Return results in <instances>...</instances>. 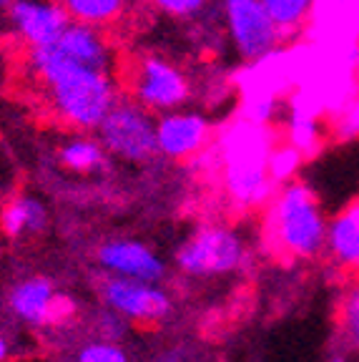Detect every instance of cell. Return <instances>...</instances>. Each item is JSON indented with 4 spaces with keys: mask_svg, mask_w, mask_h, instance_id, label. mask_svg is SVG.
<instances>
[{
    "mask_svg": "<svg viewBox=\"0 0 359 362\" xmlns=\"http://www.w3.org/2000/svg\"><path fill=\"white\" fill-rule=\"evenodd\" d=\"M76 362H131L129 352L116 339H93L86 342L76 355Z\"/></svg>",
    "mask_w": 359,
    "mask_h": 362,
    "instance_id": "cell-22",
    "label": "cell"
},
{
    "mask_svg": "<svg viewBox=\"0 0 359 362\" xmlns=\"http://www.w3.org/2000/svg\"><path fill=\"white\" fill-rule=\"evenodd\" d=\"M317 3H319V0H261V6L266 8L271 21H274L281 33H284L286 43L302 33L304 25H307L309 18H312V13L317 11Z\"/></svg>",
    "mask_w": 359,
    "mask_h": 362,
    "instance_id": "cell-19",
    "label": "cell"
},
{
    "mask_svg": "<svg viewBox=\"0 0 359 362\" xmlns=\"http://www.w3.org/2000/svg\"><path fill=\"white\" fill-rule=\"evenodd\" d=\"M66 11L68 21L86 23L95 28H113L129 13L131 0H58Z\"/></svg>",
    "mask_w": 359,
    "mask_h": 362,
    "instance_id": "cell-18",
    "label": "cell"
},
{
    "mask_svg": "<svg viewBox=\"0 0 359 362\" xmlns=\"http://www.w3.org/2000/svg\"><path fill=\"white\" fill-rule=\"evenodd\" d=\"M326 249L342 267L359 272V202L329 221Z\"/></svg>",
    "mask_w": 359,
    "mask_h": 362,
    "instance_id": "cell-15",
    "label": "cell"
},
{
    "mask_svg": "<svg viewBox=\"0 0 359 362\" xmlns=\"http://www.w3.org/2000/svg\"><path fill=\"white\" fill-rule=\"evenodd\" d=\"M274 148L271 126L239 119L219 136V169L226 197L242 211L261 209L276 194L269 176V153Z\"/></svg>",
    "mask_w": 359,
    "mask_h": 362,
    "instance_id": "cell-2",
    "label": "cell"
},
{
    "mask_svg": "<svg viewBox=\"0 0 359 362\" xmlns=\"http://www.w3.org/2000/svg\"><path fill=\"white\" fill-rule=\"evenodd\" d=\"M339 325H342V334L349 342V347L359 350V287L347 294L342 315H339Z\"/></svg>",
    "mask_w": 359,
    "mask_h": 362,
    "instance_id": "cell-23",
    "label": "cell"
},
{
    "mask_svg": "<svg viewBox=\"0 0 359 362\" xmlns=\"http://www.w3.org/2000/svg\"><path fill=\"white\" fill-rule=\"evenodd\" d=\"M8 357H11V342L6 334H0V362H8Z\"/></svg>",
    "mask_w": 359,
    "mask_h": 362,
    "instance_id": "cell-26",
    "label": "cell"
},
{
    "mask_svg": "<svg viewBox=\"0 0 359 362\" xmlns=\"http://www.w3.org/2000/svg\"><path fill=\"white\" fill-rule=\"evenodd\" d=\"M108 161V151L101 146L98 139L78 131L76 136L66 139V141L58 146V164L66 171H73V174H93V171H101Z\"/></svg>",
    "mask_w": 359,
    "mask_h": 362,
    "instance_id": "cell-17",
    "label": "cell"
},
{
    "mask_svg": "<svg viewBox=\"0 0 359 362\" xmlns=\"http://www.w3.org/2000/svg\"><path fill=\"white\" fill-rule=\"evenodd\" d=\"M286 141L297 146L304 158L317 156L322 148V121L319 106H309L304 101H294L289 106V119H286Z\"/></svg>",
    "mask_w": 359,
    "mask_h": 362,
    "instance_id": "cell-16",
    "label": "cell"
},
{
    "mask_svg": "<svg viewBox=\"0 0 359 362\" xmlns=\"http://www.w3.org/2000/svg\"><path fill=\"white\" fill-rule=\"evenodd\" d=\"M213 124L206 113L174 108L156 116V151L171 161H186L208 148Z\"/></svg>",
    "mask_w": 359,
    "mask_h": 362,
    "instance_id": "cell-9",
    "label": "cell"
},
{
    "mask_svg": "<svg viewBox=\"0 0 359 362\" xmlns=\"http://www.w3.org/2000/svg\"><path fill=\"white\" fill-rule=\"evenodd\" d=\"M143 3L174 21H199L211 6V0H143Z\"/></svg>",
    "mask_w": 359,
    "mask_h": 362,
    "instance_id": "cell-21",
    "label": "cell"
},
{
    "mask_svg": "<svg viewBox=\"0 0 359 362\" xmlns=\"http://www.w3.org/2000/svg\"><path fill=\"white\" fill-rule=\"evenodd\" d=\"M106 307L134 325H158L171 315V297L151 282L106 274L101 282Z\"/></svg>",
    "mask_w": 359,
    "mask_h": 362,
    "instance_id": "cell-8",
    "label": "cell"
},
{
    "mask_svg": "<svg viewBox=\"0 0 359 362\" xmlns=\"http://www.w3.org/2000/svg\"><path fill=\"white\" fill-rule=\"evenodd\" d=\"M95 139L108 151L131 164L156 156V116L131 96L121 93L95 129Z\"/></svg>",
    "mask_w": 359,
    "mask_h": 362,
    "instance_id": "cell-5",
    "label": "cell"
},
{
    "mask_svg": "<svg viewBox=\"0 0 359 362\" xmlns=\"http://www.w3.org/2000/svg\"><path fill=\"white\" fill-rule=\"evenodd\" d=\"M158 362H184V352L181 350H169L158 357Z\"/></svg>",
    "mask_w": 359,
    "mask_h": 362,
    "instance_id": "cell-25",
    "label": "cell"
},
{
    "mask_svg": "<svg viewBox=\"0 0 359 362\" xmlns=\"http://www.w3.org/2000/svg\"><path fill=\"white\" fill-rule=\"evenodd\" d=\"M269 239L281 255L307 259L326 247V221L317 194L304 181H286L269 202Z\"/></svg>",
    "mask_w": 359,
    "mask_h": 362,
    "instance_id": "cell-3",
    "label": "cell"
},
{
    "mask_svg": "<svg viewBox=\"0 0 359 362\" xmlns=\"http://www.w3.org/2000/svg\"><path fill=\"white\" fill-rule=\"evenodd\" d=\"M13 315L25 325H58L76 312V305L66 294H58L48 277H30L16 284L8 297Z\"/></svg>",
    "mask_w": 359,
    "mask_h": 362,
    "instance_id": "cell-11",
    "label": "cell"
},
{
    "mask_svg": "<svg viewBox=\"0 0 359 362\" xmlns=\"http://www.w3.org/2000/svg\"><path fill=\"white\" fill-rule=\"evenodd\" d=\"M48 226V209L45 204L28 194H18L0 211V232L11 239L40 234Z\"/></svg>",
    "mask_w": 359,
    "mask_h": 362,
    "instance_id": "cell-14",
    "label": "cell"
},
{
    "mask_svg": "<svg viewBox=\"0 0 359 362\" xmlns=\"http://www.w3.org/2000/svg\"><path fill=\"white\" fill-rule=\"evenodd\" d=\"M221 16L229 45L242 63L254 66L266 61L286 43L284 33L271 21L261 0H221Z\"/></svg>",
    "mask_w": 359,
    "mask_h": 362,
    "instance_id": "cell-6",
    "label": "cell"
},
{
    "mask_svg": "<svg viewBox=\"0 0 359 362\" xmlns=\"http://www.w3.org/2000/svg\"><path fill=\"white\" fill-rule=\"evenodd\" d=\"M247 259V244L229 226H204L176 252V267L189 277H221Z\"/></svg>",
    "mask_w": 359,
    "mask_h": 362,
    "instance_id": "cell-7",
    "label": "cell"
},
{
    "mask_svg": "<svg viewBox=\"0 0 359 362\" xmlns=\"http://www.w3.org/2000/svg\"><path fill=\"white\" fill-rule=\"evenodd\" d=\"M337 134L342 136V139H359V103L347 106V111L339 116Z\"/></svg>",
    "mask_w": 359,
    "mask_h": 362,
    "instance_id": "cell-24",
    "label": "cell"
},
{
    "mask_svg": "<svg viewBox=\"0 0 359 362\" xmlns=\"http://www.w3.org/2000/svg\"><path fill=\"white\" fill-rule=\"evenodd\" d=\"M95 259L106 274L158 284L166 277V262L148 244L136 239H108L98 247Z\"/></svg>",
    "mask_w": 359,
    "mask_h": 362,
    "instance_id": "cell-12",
    "label": "cell"
},
{
    "mask_svg": "<svg viewBox=\"0 0 359 362\" xmlns=\"http://www.w3.org/2000/svg\"><path fill=\"white\" fill-rule=\"evenodd\" d=\"M329 362H347V360H344V357L342 355H337V357H331V360Z\"/></svg>",
    "mask_w": 359,
    "mask_h": 362,
    "instance_id": "cell-28",
    "label": "cell"
},
{
    "mask_svg": "<svg viewBox=\"0 0 359 362\" xmlns=\"http://www.w3.org/2000/svg\"><path fill=\"white\" fill-rule=\"evenodd\" d=\"M304 164V153L299 151L297 146L286 141L284 146H274L269 153V176L274 181L276 187L286 184V181H292L294 176L299 174Z\"/></svg>",
    "mask_w": 359,
    "mask_h": 362,
    "instance_id": "cell-20",
    "label": "cell"
},
{
    "mask_svg": "<svg viewBox=\"0 0 359 362\" xmlns=\"http://www.w3.org/2000/svg\"><path fill=\"white\" fill-rule=\"evenodd\" d=\"M56 48L63 56L73 58L83 66L118 76V53L108 30L71 21L61 33V38L56 40Z\"/></svg>",
    "mask_w": 359,
    "mask_h": 362,
    "instance_id": "cell-13",
    "label": "cell"
},
{
    "mask_svg": "<svg viewBox=\"0 0 359 362\" xmlns=\"http://www.w3.org/2000/svg\"><path fill=\"white\" fill-rule=\"evenodd\" d=\"M6 11L13 33L25 48L56 45V40L71 23L58 0H11Z\"/></svg>",
    "mask_w": 359,
    "mask_h": 362,
    "instance_id": "cell-10",
    "label": "cell"
},
{
    "mask_svg": "<svg viewBox=\"0 0 359 362\" xmlns=\"http://www.w3.org/2000/svg\"><path fill=\"white\" fill-rule=\"evenodd\" d=\"M124 93L136 103L158 113L184 108L191 101V81L186 71L161 53H141L124 68Z\"/></svg>",
    "mask_w": 359,
    "mask_h": 362,
    "instance_id": "cell-4",
    "label": "cell"
},
{
    "mask_svg": "<svg viewBox=\"0 0 359 362\" xmlns=\"http://www.w3.org/2000/svg\"><path fill=\"white\" fill-rule=\"evenodd\" d=\"M8 6H11V0H0V11H6Z\"/></svg>",
    "mask_w": 359,
    "mask_h": 362,
    "instance_id": "cell-27",
    "label": "cell"
},
{
    "mask_svg": "<svg viewBox=\"0 0 359 362\" xmlns=\"http://www.w3.org/2000/svg\"><path fill=\"white\" fill-rule=\"evenodd\" d=\"M23 68L38 90L40 101L63 126L73 131L98 129L121 90L118 76L63 56L56 45L25 48Z\"/></svg>",
    "mask_w": 359,
    "mask_h": 362,
    "instance_id": "cell-1",
    "label": "cell"
}]
</instances>
